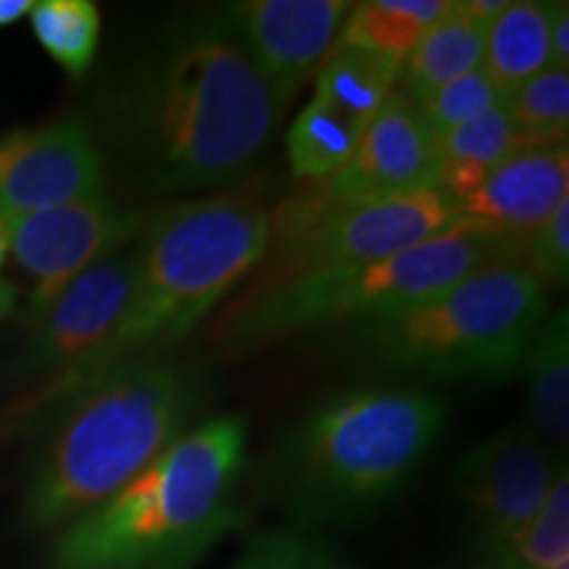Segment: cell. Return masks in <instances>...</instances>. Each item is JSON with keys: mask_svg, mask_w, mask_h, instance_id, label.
<instances>
[{"mask_svg": "<svg viewBox=\"0 0 569 569\" xmlns=\"http://www.w3.org/2000/svg\"><path fill=\"white\" fill-rule=\"evenodd\" d=\"M284 109L230 21H196L169 30L138 63L113 122L146 193H227L253 172Z\"/></svg>", "mask_w": 569, "mask_h": 569, "instance_id": "1", "label": "cell"}, {"mask_svg": "<svg viewBox=\"0 0 569 569\" xmlns=\"http://www.w3.org/2000/svg\"><path fill=\"white\" fill-rule=\"evenodd\" d=\"M248 427L211 417L174 440L153 465L59 532L48 569H196L246 525L238 488Z\"/></svg>", "mask_w": 569, "mask_h": 569, "instance_id": "2", "label": "cell"}, {"mask_svg": "<svg viewBox=\"0 0 569 569\" xmlns=\"http://www.w3.org/2000/svg\"><path fill=\"white\" fill-rule=\"evenodd\" d=\"M446 419V398L419 388L325 398L274 448L272 482L290 525L322 532L386 507L430 457Z\"/></svg>", "mask_w": 569, "mask_h": 569, "instance_id": "3", "label": "cell"}, {"mask_svg": "<svg viewBox=\"0 0 569 569\" xmlns=\"http://www.w3.org/2000/svg\"><path fill=\"white\" fill-rule=\"evenodd\" d=\"M24 496L32 530L67 528L101 507L188 432L198 377L177 361L134 359L69 398Z\"/></svg>", "mask_w": 569, "mask_h": 569, "instance_id": "4", "label": "cell"}, {"mask_svg": "<svg viewBox=\"0 0 569 569\" xmlns=\"http://www.w3.org/2000/svg\"><path fill=\"white\" fill-rule=\"evenodd\" d=\"M272 219L261 198L240 184L198 201L153 206L138 240V277L122 322L90 380L134 359H151L182 340L259 269Z\"/></svg>", "mask_w": 569, "mask_h": 569, "instance_id": "5", "label": "cell"}, {"mask_svg": "<svg viewBox=\"0 0 569 569\" xmlns=\"http://www.w3.org/2000/svg\"><path fill=\"white\" fill-rule=\"evenodd\" d=\"M519 238L478 230L459 219L451 230L372 264L251 282L213 319L211 346L224 359H243L311 327L359 325L393 315L482 267L517 261Z\"/></svg>", "mask_w": 569, "mask_h": 569, "instance_id": "6", "label": "cell"}, {"mask_svg": "<svg viewBox=\"0 0 569 569\" xmlns=\"http://www.w3.org/2000/svg\"><path fill=\"white\" fill-rule=\"evenodd\" d=\"M549 290L519 261H498L393 315L356 327L375 365L438 380H507L522 367Z\"/></svg>", "mask_w": 569, "mask_h": 569, "instance_id": "7", "label": "cell"}, {"mask_svg": "<svg viewBox=\"0 0 569 569\" xmlns=\"http://www.w3.org/2000/svg\"><path fill=\"white\" fill-rule=\"evenodd\" d=\"M269 219V251L251 282L296 280L388 259L451 230L459 222V203L438 188L343 206H319L296 193L277 203Z\"/></svg>", "mask_w": 569, "mask_h": 569, "instance_id": "8", "label": "cell"}, {"mask_svg": "<svg viewBox=\"0 0 569 569\" xmlns=\"http://www.w3.org/2000/svg\"><path fill=\"white\" fill-rule=\"evenodd\" d=\"M138 240L84 269L32 327L24 372L42 377L46 386L24 409L71 398L88 386L92 365L130 306L138 277Z\"/></svg>", "mask_w": 569, "mask_h": 569, "instance_id": "9", "label": "cell"}, {"mask_svg": "<svg viewBox=\"0 0 569 569\" xmlns=\"http://www.w3.org/2000/svg\"><path fill=\"white\" fill-rule=\"evenodd\" d=\"M151 209H124L98 196L56 209L3 219L9 251L32 280L27 315L34 327L63 290L98 261L130 248L146 230Z\"/></svg>", "mask_w": 569, "mask_h": 569, "instance_id": "10", "label": "cell"}, {"mask_svg": "<svg viewBox=\"0 0 569 569\" xmlns=\"http://www.w3.org/2000/svg\"><path fill=\"white\" fill-rule=\"evenodd\" d=\"M557 475V451L532 432L501 430L465 453L459 501L475 549L490 567L536 519Z\"/></svg>", "mask_w": 569, "mask_h": 569, "instance_id": "11", "label": "cell"}, {"mask_svg": "<svg viewBox=\"0 0 569 569\" xmlns=\"http://www.w3.org/2000/svg\"><path fill=\"white\" fill-rule=\"evenodd\" d=\"M103 156L80 119L0 134V219L103 196Z\"/></svg>", "mask_w": 569, "mask_h": 569, "instance_id": "12", "label": "cell"}, {"mask_svg": "<svg viewBox=\"0 0 569 569\" xmlns=\"http://www.w3.org/2000/svg\"><path fill=\"white\" fill-rule=\"evenodd\" d=\"M438 138L419 109L393 90L361 134L346 167L319 184H303L301 193L319 206L377 201L436 188Z\"/></svg>", "mask_w": 569, "mask_h": 569, "instance_id": "13", "label": "cell"}, {"mask_svg": "<svg viewBox=\"0 0 569 569\" xmlns=\"http://www.w3.org/2000/svg\"><path fill=\"white\" fill-rule=\"evenodd\" d=\"M348 11L346 0H246L224 17L261 77L290 103L336 46Z\"/></svg>", "mask_w": 569, "mask_h": 569, "instance_id": "14", "label": "cell"}, {"mask_svg": "<svg viewBox=\"0 0 569 569\" xmlns=\"http://www.w3.org/2000/svg\"><path fill=\"white\" fill-rule=\"evenodd\" d=\"M569 198L567 146L525 148L498 163L478 190L459 203V219L478 230L525 234Z\"/></svg>", "mask_w": 569, "mask_h": 569, "instance_id": "15", "label": "cell"}, {"mask_svg": "<svg viewBox=\"0 0 569 569\" xmlns=\"http://www.w3.org/2000/svg\"><path fill=\"white\" fill-rule=\"evenodd\" d=\"M525 148H538L517 130L507 106H493L472 122L438 138V182L436 188L461 203L480 188L498 163Z\"/></svg>", "mask_w": 569, "mask_h": 569, "instance_id": "16", "label": "cell"}, {"mask_svg": "<svg viewBox=\"0 0 569 569\" xmlns=\"http://www.w3.org/2000/svg\"><path fill=\"white\" fill-rule=\"evenodd\" d=\"M486 30L488 27L469 19L453 0L401 61L396 77L398 92H403L411 103H419L443 84L482 67Z\"/></svg>", "mask_w": 569, "mask_h": 569, "instance_id": "17", "label": "cell"}, {"mask_svg": "<svg viewBox=\"0 0 569 569\" xmlns=\"http://www.w3.org/2000/svg\"><path fill=\"white\" fill-rule=\"evenodd\" d=\"M519 375L528 377L532 436L549 448L569 438V322L567 309L549 311L525 353Z\"/></svg>", "mask_w": 569, "mask_h": 569, "instance_id": "18", "label": "cell"}, {"mask_svg": "<svg viewBox=\"0 0 569 569\" xmlns=\"http://www.w3.org/2000/svg\"><path fill=\"white\" fill-rule=\"evenodd\" d=\"M398 67L388 56L336 40L315 74V98L365 132L393 92Z\"/></svg>", "mask_w": 569, "mask_h": 569, "instance_id": "19", "label": "cell"}, {"mask_svg": "<svg viewBox=\"0 0 569 569\" xmlns=\"http://www.w3.org/2000/svg\"><path fill=\"white\" fill-rule=\"evenodd\" d=\"M549 67V3H507L486 30L482 69L501 84L503 92H509Z\"/></svg>", "mask_w": 569, "mask_h": 569, "instance_id": "20", "label": "cell"}, {"mask_svg": "<svg viewBox=\"0 0 569 569\" xmlns=\"http://www.w3.org/2000/svg\"><path fill=\"white\" fill-rule=\"evenodd\" d=\"M448 6L451 0H365L351 6L338 42L367 48L401 63Z\"/></svg>", "mask_w": 569, "mask_h": 569, "instance_id": "21", "label": "cell"}, {"mask_svg": "<svg viewBox=\"0 0 569 569\" xmlns=\"http://www.w3.org/2000/svg\"><path fill=\"white\" fill-rule=\"evenodd\" d=\"M359 127L332 111L330 106L311 98L306 109L284 132L290 172L303 184H319L346 167L361 140Z\"/></svg>", "mask_w": 569, "mask_h": 569, "instance_id": "22", "label": "cell"}, {"mask_svg": "<svg viewBox=\"0 0 569 569\" xmlns=\"http://www.w3.org/2000/svg\"><path fill=\"white\" fill-rule=\"evenodd\" d=\"M32 32L51 59L71 77L92 67L101 42V11L90 0H40L30 11Z\"/></svg>", "mask_w": 569, "mask_h": 569, "instance_id": "23", "label": "cell"}, {"mask_svg": "<svg viewBox=\"0 0 569 569\" xmlns=\"http://www.w3.org/2000/svg\"><path fill=\"white\" fill-rule=\"evenodd\" d=\"M511 122L532 146H567L569 69L549 67L503 98Z\"/></svg>", "mask_w": 569, "mask_h": 569, "instance_id": "24", "label": "cell"}, {"mask_svg": "<svg viewBox=\"0 0 569 569\" xmlns=\"http://www.w3.org/2000/svg\"><path fill=\"white\" fill-rule=\"evenodd\" d=\"M227 569H359L319 530L298 525L267 528L246 538Z\"/></svg>", "mask_w": 569, "mask_h": 569, "instance_id": "25", "label": "cell"}, {"mask_svg": "<svg viewBox=\"0 0 569 569\" xmlns=\"http://www.w3.org/2000/svg\"><path fill=\"white\" fill-rule=\"evenodd\" d=\"M569 561V478L561 467L536 519L498 557L493 569H553Z\"/></svg>", "mask_w": 569, "mask_h": 569, "instance_id": "26", "label": "cell"}, {"mask_svg": "<svg viewBox=\"0 0 569 569\" xmlns=\"http://www.w3.org/2000/svg\"><path fill=\"white\" fill-rule=\"evenodd\" d=\"M503 98H507V92L501 90V84L486 69L478 67L467 71L459 80L430 92L425 101L415 106L419 109V117L425 119V124L436 132V138H443L446 132L472 122L475 117L493 109V106H501Z\"/></svg>", "mask_w": 569, "mask_h": 569, "instance_id": "27", "label": "cell"}, {"mask_svg": "<svg viewBox=\"0 0 569 569\" xmlns=\"http://www.w3.org/2000/svg\"><path fill=\"white\" fill-rule=\"evenodd\" d=\"M519 264L549 288H567L569 280V198L536 230L519 238Z\"/></svg>", "mask_w": 569, "mask_h": 569, "instance_id": "28", "label": "cell"}, {"mask_svg": "<svg viewBox=\"0 0 569 569\" xmlns=\"http://www.w3.org/2000/svg\"><path fill=\"white\" fill-rule=\"evenodd\" d=\"M549 42L551 67L569 69V6L549 3Z\"/></svg>", "mask_w": 569, "mask_h": 569, "instance_id": "29", "label": "cell"}, {"mask_svg": "<svg viewBox=\"0 0 569 569\" xmlns=\"http://www.w3.org/2000/svg\"><path fill=\"white\" fill-rule=\"evenodd\" d=\"M457 3L469 19L480 21L482 27H490L496 21L498 13L507 9L509 0H457Z\"/></svg>", "mask_w": 569, "mask_h": 569, "instance_id": "30", "label": "cell"}, {"mask_svg": "<svg viewBox=\"0 0 569 569\" xmlns=\"http://www.w3.org/2000/svg\"><path fill=\"white\" fill-rule=\"evenodd\" d=\"M32 0H0V27L17 24L19 19L30 17Z\"/></svg>", "mask_w": 569, "mask_h": 569, "instance_id": "31", "label": "cell"}, {"mask_svg": "<svg viewBox=\"0 0 569 569\" xmlns=\"http://www.w3.org/2000/svg\"><path fill=\"white\" fill-rule=\"evenodd\" d=\"M13 303H17V290H13L9 282L0 280V322L11 315Z\"/></svg>", "mask_w": 569, "mask_h": 569, "instance_id": "32", "label": "cell"}, {"mask_svg": "<svg viewBox=\"0 0 569 569\" xmlns=\"http://www.w3.org/2000/svg\"><path fill=\"white\" fill-rule=\"evenodd\" d=\"M6 253H9V230H6L3 219H0V267H3Z\"/></svg>", "mask_w": 569, "mask_h": 569, "instance_id": "33", "label": "cell"}, {"mask_svg": "<svg viewBox=\"0 0 569 569\" xmlns=\"http://www.w3.org/2000/svg\"><path fill=\"white\" fill-rule=\"evenodd\" d=\"M553 569H569V561H567V565H559V567H553Z\"/></svg>", "mask_w": 569, "mask_h": 569, "instance_id": "34", "label": "cell"}]
</instances>
